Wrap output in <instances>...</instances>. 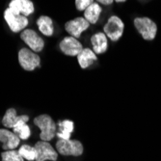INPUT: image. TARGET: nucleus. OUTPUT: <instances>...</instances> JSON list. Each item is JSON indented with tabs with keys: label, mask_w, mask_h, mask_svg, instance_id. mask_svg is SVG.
Segmentation results:
<instances>
[{
	"label": "nucleus",
	"mask_w": 161,
	"mask_h": 161,
	"mask_svg": "<svg viewBox=\"0 0 161 161\" xmlns=\"http://www.w3.org/2000/svg\"><path fill=\"white\" fill-rule=\"evenodd\" d=\"M34 124L41 129L40 137L42 141L49 142L57 132V126L53 119L47 114L40 115L34 119Z\"/></svg>",
	"instance_id": "obj_1"
},
{
	"label": "nucleus",
	"mask_w": 161,
	"mask_h": 161,
	"mask_svg": "<svg viewBox=\"0 0 161 161\" xmlns=\"http://www.w3.org/2000/svg\"><path fill=\"white\" fill-rule=\"evenodd\" d=\"M56 151L65 156H80L83 153V145L78 140L59 139L56 143Z\"/></svg>",
	"instance_id": "obj_2"
},
{
	"label": "nucleus",
	"mask_w": 161,
	"mask_h": 161,
	"mask_svg": "<svg viewBox=\"0 0 161 161\" xmlns=\"http://www.w3.org/2000/svg\"><path fill=\"white\" fill-rule=\"evenodd\" d=\"M134 26L144 40L153 41L155 39L157 33V25L150 18H136L134 19Z\"/></svg>",
	"instance_id": "obj_3"
},
{
	"label": "nucleus",
	"mask_w": 161,
	"mask_h": 161,
	"mask_svg": "<svg viewBox=\"0 0 161 161\" xmlns=\"http://www.w3.org/2000/svg\"><path fill=\"white\" fill-rule=\"evenodd\" d=\"M104 34L113 42L119 41L124 33L125 24L123 20L117 16H112L107 20L106 24L104 25Z\"/></svg>",
	"instance_id": "obj_4"
},
{
	"label": "nucleus",
	"mask_w": 161,
	"mask_h": 161,
	"mask_svg": "<svg viewBox=\"0 0 161 161\" xmlns=\"http://www.w3.org/2000/svg\"><path fill=\"white\" fill-rule=\"evenodd\" d=\"M19 62L22 69L32 71L41 64L39 55L30 48H22L19 52Z\"/></svg>",
	"instance_id": "obj_5"
},
{
	"label": "nucleus",
	"mask_w": 161,
	"mask_h": 161,
	"mask_svg": "<svg viewBox=\"0 0 161 161\" xmlns=\"http://www.w3.org/2000/svg\"><path fill=\"white\" fill-rule=\"evenodd\" d=\"M4 19L14 33H19L28 25V19L22 14H17L9 8L4 12Z\"/></svg>",
	"instance_id": "obj_6"
},
{
	"label": "nucleus",
	"mask_w": 161,
	"mask_h": 161,
	"mask_svg": "<svg viewBox=\"0 0 161 161\" xmlns=\"http://www.w3.org/2000/svg\"><path fill=\"white\" fill-rule=\"evenodd\" d=\"M37 152L36 161H56L58 158V153L53 149L52 146L47 141H39L35 144Z\"/></svg>",
	"instance_id": "obj_7"
},
{
	"label": "nucleus",
	"mask_w": 161,
	"mask_h": 161,
	"mask_svg": "<svg viewBox=\"0 0 161 161\" xmlns=\"http://www.w3.org/2000/svg\"><path fill=\"white\" fill-rule=\"evenodd\" d=\"M21 40L26 43L31 50L34 52H40L45 47L43 40L32 29H25L20 34Z\"/></svg>",
	"instance_id": "obj_8"
},
{
	"label": "nucleus",
	"mask_w": 161,
	"mask_h": 161,
	"mask_svg": "<svg viewBox=\"0 0 161 161\" xmlns=\"http://www.w3.org/2000/svg\"><path fill=\"white\" fill-rule=\"evenodd\" d=\"M59 47L61 51L68 56H77L83 49L81 42L76 38L71 36L65 37L61 41Z\"/></svg>",
	"instance_id": "obj_9"
},
{
	"label": "nucleus",
	"mask_w": 161,
	"mask_h": 161,
	"mask_svg": "<svg viewBox=\"0 0 161 161\" xmlns=\"http://www.w3.org/2000/svg\"><path fill=\"white\" fill-rule=\"evenodd\" d=\"M89 26L90 23L87 21L85 18H76L66 22L65 29L71 37L78 39L81 36V33L87 30Z\"/></svg>",
	"instance_id": "obj_10"
},
{
	"label": "nucleus",
	"mask_w": 161,
	"mask_h": 161,
	"mask_svg": "<svg viewBox=\"0 0 161 161\" xmlns=\"http://www.w3.org/2000/svg\"><path fill=\"white\" fill-rule=\"evenodd\" d=\"M19 141L20 138L14 132H11L6 128H0V143H2L3 150H16L19 145Z\"/></svg>",
	"instance_id": "obj_11"
},
{
	"label": "nucleus",
	"mask_w": 161,
	"mask_h": 161,
	"mask_svg": "<svg viewBox=\"0 0 161 161\" xmlns=\"http://www.w3.org/2000/svg\"><path fill=\"white\" fill-rule=\"evenodd\" d=\"M9 9L14 14L27 17L34 12V4L31 0H12Z\"/></svg>",
	"instance_id": "obj_12"
},
{
	"label": "nucleus",
	"mask_w": 161,
	"mask_h": 161,
	"mask_svg": "<svg viewBox=\"0 0 161 161\" xmlns=\"http://www.w3.org/2000/svg\"><path fill=\"white\" fill-rule=\"evenodd\" d=\"M29 117L27 115H21L19 116L17 114V110L14 108H10L6 111L3 119H2V125L7 128H14L19 122H28Z\"/></svg>",
	"instance_id": "obj_13"
},
{
	"label": "nucleus",
	"mask_w": 161,
	"mask_h": 161,
	"mask_svg": "<svg viewBox=\"0 0 161 161\" xmlns=\"http://www.w3.org/2000/svg\"><path fill=\"white\" fill-rule=\"evenodd\" d=\"M91 43L93 47V51L96 54H102L107 51L108 42H107V36L104 33H97L92 36Z\"/></svg>",
	"instance_id": "obj_14"
},
{
	"label": "nucleus",
	"mask_w": 161,
	"mask_h": 161,
	"mask_svg": "<svg viewBox=\"0 0 161 161\" xmlns=\"http://www.w3.org/2000/svg\"><path fill=\"white\" fill-rule=\"evenodd\" d=\"M76 57L78 63L82 69H86L92 66L97 60V54L90 48H83Z\"/></svg>",
	"instance_id": "obj_15"
},
{
	"label": "nucleus",
	"mask_w": 161,
	"mask_h": 161,
	"mask_svg": "<svg viewBox=\"0 0 161 161\" xmlns=\"http://www.w3.org/2000/svg\"><path fill=\"white\" fill-rule=\"evenodd\" d=\"M58 132H56V135L59 139H70V134L72 133L75 128V125L72 121L69 120H64L58 123Z\"/></svg>",
	"instance_id": "obj_16"
},
{
	"label": "nucleus",
	"mask_w": 161,
	"mask_h": 161,
	"mask_svg": "<svg viewBox=\"0 0 161 161\" xmlns=\"http://www.w3.org/2000/svg\"><path fill=\"white\" fill-rule=\"evenodd\" d=\"M101 7L98 3H93L84 11V18L90 24H95L97 22L98 18L101 14Z\"/></svg>",
	"instance_id": "obj_17"
},
{
	"label": "nucleus",
	"mask_w": 161,
	"mask_h": 161,
	"mask_svg": "<svg viewBox=\"0 0 161 161\" xmlns=\"http://www.w3.org/2000/svg\"><path fill=\"white\" fill-rule=\"evenodd\" d=\"M37 25L39 30L47 37H50L53 35L54 28H53V21L49 17L42 16L37 20Z\"/></svg>",
	"instance_id": "obj_18"
},
{
	"label": "nucleus",
	"mask_w": 161,
	"mask_h": 161,
	"mask_svg": "<svg viewBox=\"0 0 161 161\" xmlns=\"http://www.w3.org/2000/svg\"><path fill=\"white\" fill-rule=\"evenodd\" d=\"M14 132L16 133L21 140H26L30 137L31 130L26 124V122H19L14 126Z\"/></svg>",
	"instance_id": "obj_19"
},
{
	"label": "nucleus",
	"mask_w": 161,
	"mask_h": 161,
	"mask_svg": "<svg viewBox=\"0 0 161 161\" xmlns=\"http://www.w3.org/2000/svg\"><path fill=\"white\" fill-rule=\"evenodd\" d=\"M19 152L20 155L28 161H33V160H36V158H37L36 149H35V147H32V146L22 145L19 148Z\"/></svg>",
	"instance_id": "obj_20"
},
{
	"label": "nucleus",
	"mask_w": 161,
	"mask_h": 161,
	"mask_svg": "<svg viewBox=\"0 0 161 161\" xmlns=\"http://www.w3.org/2000/svg\"><path fill=\"white\" fill-rule=\"evenodd\" d=\"M2 161H24V158L20 155L19 151L10 150L1 153Z\"/></svg>",
	"instance_id": "obj_21"
},
{
	"label": "nucleus",
	"mask_w": 161,
	"mask_h": 161,
	"mask_svg": "<svg viewBox=\"0 0 161 161\" xmlns=\"http://www.w3.org/2000/svg\"><path fill=\"white\" fill-rule=\"evenodd\" d=\"M93 3L94 0H75V7L78 11H85Z\"/></svg>",
	"instance_id": "obj_22"
},
{
	"label": "nucleus",
	"mask_w": 161,
	"mask_h": 161,
	"mask_svg": "<svg viewBox=\"0 0 161 161\" xmlns=\"http://www.w3.org/2000/svg\"><path fill=\"white\" fill-rule=\"evenodd\" d=\"M97 1L100 4H103V5H110L113 3L114 0H97Z\"/></svg>",
	"instance_id": "obj_23"
},
{
	"label": "nucleus",
	"mask_w": 161,
	"mask_h": 161,
	"mask_svg": "<svg viewBox=\"0 0 161 161\" xmlns=\"http://www.w3.org/2000/svg\"><path fill=\"white\" fill-rule=\"evenodd\" d=\"M114 1L116 2H118V3H122V2H125L126 0H114Z\"/></svg>",
	"instance_id": "obj_24"
}]
</instances>
